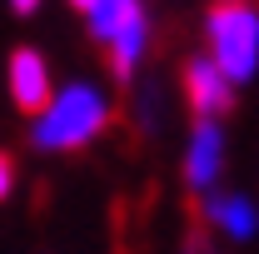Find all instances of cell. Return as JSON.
<instances>
[{
  "label": "cell",
  "instance_id": "cell-1",
  "mask_svg": "<svg viewBox=\"0 0 259 254\" xmlns=\"http://www.w3.org/2000/svg\"><path fill=\"white\" fill-rule=\"evenodd\" d=\"M105 125H110V105L100 100V90L70 85V90H60V100L30 125V145L35 150H50V155L80 150V145H90Z\"/></svg>",
  "mask_w": 259,
  "mask_h": 254
},
{
  "label": "cell",
  "instance_id": "cell-2",
  "mask_svg": "<svg viewBox=\"0 0 259 254\" xmlns=\"http://www.w3.org/2000/svg\"><path fill=\"white\" fill-rule=\"evenodd\" d=\"M209 60L220 65L229 85H244L259 70V10L254 5H214L204 15Z\"/></svg>",
  "mask_w": 259,
  "mask_h": 254
},
{
  "label": "cell",
  "instance_id": "cell-3",
  "mask_svg": "<svg viewBox=\"0 0 259 254\" xmlns=\"http://www.w3.org/2000/svg\"><path fill=\"white\" fill-rule=\"evenodd\" d=\"M10 100L20 105V115H35V120L55 105V95H50V65L30 45H20L10 55Z\"/></svg>",
  "mask_w": 259,
  "mask_h": 254
},
{
  "label": "cell",
  "instance_id": "cell-4",
  "mask_svg": "<svg viewBox=\"0 0 259 254\" xmlns=\"http://www.w3.org/2000/svg\"><path fill=\"white\" fill-rule=\"evenodd\" d=\"M185 100L199 120H214V115H229L234 110V90L220 75V65L204 60V55H190L185 60Z\"/></svg>",
  "mask_w": 259,
  "mask_h": 254
},
{
  "label": "cell",
  "instance_id": "cell-5",
  "mask_svg": "<svg viewBox=\"0 0 259 254\" xmlns=\"http://www.w3.org/2000/svg\"><path fill=\"white\" fill-rule=\"evenodd\" d=\"M220 164H225V135H220V120H194L190 155H185V185H190V190H209V185L220 180Z\"/></svg>",
  "mask_w": 259,
  "mask_h": 254
},
{
  "label": "cell",
  "instance_id": "cell-6",
  "mask_svg": "<svg viewBox=\"0 0 259 254\" xmlns=\"http://www.w3.org/2000/svg\"><path fill=\"white\" fill-rule=\"evenodd\" d=\"M204 220L214 224L220 234H229V239H249L259 229V209L244 194H214V199L204 204Z\"/></svg>",
  "mask_w": 259,
  "mask_h": 254
},
{
  "label": "cell",
  "instance_id": "cell-7",
  "mask_svg": "<svg viewBox=\"0 0 259 254\" xmlns=\"http://www.w3.org/2000/svg\"><path fill=\"white\" fill-rule=\"evenodd\" d=\"M140 20H145L140 0H95V10H90V35L110 50V45H115L130 25H140Z\"/></svg>",
  "mask_w": 259,
  "mask_h": 254
},
{
  "label": "cell",
  "instance_id": "cell-8",
  "mask_svg": "<svg viewBox=\"0 0 259 254\" xmlns=\"http://www.w3.org/2000/svg\"><path fill=\"white\" fill-rule=\"evenodd\" d=\"M145 30H150V25L140 20V25H130V30L120 35L110 50H105V65H110V75H115L120 85H130V80H135V70H140V55H145Z\"/></svg>",
  "mask_w": 259,
  "mask_h": 254
},
{
  "label": "cell",
  "instance_id": "cell-9",
  "mask_svg": "<svg viewBox=\"0 0 259 254\" xmlns=\"http://www.w3.org/2000/svg\"><path fill=\"white\" fill-rule=\"evenodd\" d=\"M160 80H140V95L130 100V140H155L160 135Z\"/></svg>",
  "mask_w": 259,
  "mask_h": 254
},
{
  "label": "cell",
  "instance_id": "cell-10",
  "mask_svg": "<svg viewBox=\"0 0 259 254\" xmlns=\"http://www.w3.org/2000/svg\"><path fill=\"white\" fill-rule=\"evenodd\" d=\"M10 185H15V159H10L5 150H0V199L10 194Z\"/></svg>",
  "mask_w": 259,
  "mask_h": 254
},
{
  "label": "cell",
  "instance_id": "cell-11",
  "mask_svg": "<svg viewBox=\"0 0 259 254\" xmlns=\"http://www.w3.org/2000/svg\"><path fill=\"white\" fill-rule=\"evenodd\" d=\"M10 10H15V15H35V10H40V0H10Z\"/></svg>",
  "mask_w": 259,
  "mask_h": 254
},
{
  "label": "cell",
  "instance_id": "cell-12",
  "mask_svg": "<svg viewBox=\"0 0 259 254\" xmlns=\"http://www.w3.org/2000/svg\"><path fill=\"white\" fill-rule=\"evenodd\" d=\"M70 5H75V10H85V15L95 10V0H70Z\"/></svg>",
  "mask_w": 259,
  "mask_h": 254
}]
</instances>
